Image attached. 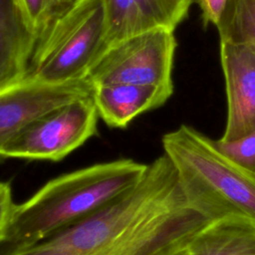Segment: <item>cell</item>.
Returning a JSON list of instances; mask_svg holds the SVG:
<instances>
[{
	"mask_svg": "<svg viewBox=\"0 0 255 255\" xmlns=\"http://www.w3.org/2000/svg\"><path fill=\"white\" fill-rule=\"evenodd\" d=\"M217 147L241 165L255 171V129L234 140L214 139Z\"/></svg>",
	"mask_w": 255,
	"mask_h": 255,
	"instance_id": "obj_15",
	"label": "cell"
},
{
	"mask_svg": "<svg viewBox=\"0 0 255 255\" xmlns=\"http://www.w3.org/2000/svg\"><path fill=\"white\" fill-rule=\"evenodd\" d=\"M189 255H255V220L227 216L210 222L187 247Z\"/></svg>",
	"mask_w": 255,
	"mask_h": 255,
	"instance_id": "obj_12",
	"label": "cell"
},
{
	"mask_svg": "<svg viewBox=\"0 0 255 255\" xmlns=\"http://www.w3.org/2000/svg\"><path fill=\"white\" fill-rule=\"evenodd\" d=\"M91 94L86 80L49 84L24 79L0 90V159L7 143L33 122Z\"/></svg>",
	"mask_w": 255,
	"mask_h": 255,
	"instance_id": "obj_7",
	"label": "cell"
},
{
	"mask_svg": "<svg viewBox=\"0 0 255 255\" xmlns=\"http://www.w3.org/2000/svg\"><path fill=\"white\" fill-rule=\"evenodd\" d=\"M161 143L184 190L206 214L214 220L227 216L255 220V171L188 125L164 133Z\"/></svg>",
	"mask_w": 255,
	"mask_h": 255,
	"instance_id": "obj_3",
	"label": "cell"
},
{
	"mask_svg": "<svg viewBox=\"0 0 255 255\" xmlns=\"http://www.w3.org/2000/svg\"><path fill=\"white\" fill-rule=\"evenodd\" d=\"M212 221L163 153L113 203L33 245L0 246V255H173Z\"/></svg>",
	"mask_w": 255,
	"mask_h": 255,
	"instance_id": "obj_1",
	"label": "cell"
},
{
	"mask_svg": "<svg viewBox=\"0 0 255 255\" xmlns=\"http://www.w3.org/2000/svg\"><path fill=\"white\" fill-rule=\"evenodd\" d=\"M175 48L174 30L169 28L132 35L104 51L90 66L84 80L92 87L132 84L173 89Z\"/></svg>",
	"mask_w": 255,
	"mask_h": 255,
	"instance_id": "obj_5",
	"label": "cell"
},
{
	"mask_svg": "<svg viewBox=\"0 0 255 255\" xmlns=\"http://www.w3.org/2000/svg\"><path fill=\"white\" fill-rule=\"evenodd\" d=\"M25 20L36 37L37 44L43 39L58 18L53 0H17Z\"/></svg>",
	"mask_w": 255,
	"mask_h": 255,
	"instance_id": "obj_14",
	"label": "cell"
},
{
	"mask_svg": "<svg viewBox=\"0 0 255 255\" xmlns=\"http://www.w3.org/2000/svg\"><path fill=\"white\" fill-rule=\"evenodd\" d=\"M220 63L227 100L220 139L234 140L255 129V47L221 41Z\"/></svg>",
	"mask_w": 255,
	"mask_h": 255,
	"instance_id": "obj_8",
	"label": "cell"
},
{
	"mask_svg": "<svg viewBox=\"0 0 255 255\" xmlns=\"http://www.w3.org/2000/svg\"><path fill=\"white\" fill-rule=\"evenodd\" d=\"M173 89L132 84H113L92 87V97L99 118L117 128H127L137 116L161 107L171 97Z\"/></svg>",
	"mask_w": 255,
	"mask_h": 255,
	"instance_id": "obj_10",
	"label": "cell"
},
{
	"mask_svg": "<svg viewBox=\"0 0 255 255\" xmlns=\"http://www.w3.org/2000/svg\"><path fill=\"white\" fill-rule=\"evenodd\" d=\"M16 203L9 181H0V245L5 241Z\"/></svg>",
	"mask_w": 255,
	"mask_h": 255,
	"instance_id": "obj_16",
	"label": "cell"
},
{
	"mask_svg": "<svg viewBox=\"0 0 255 255\" xmlns=\"http://www.w3.org/2000/svg\"><path fill=\"white\" fill-rule=\"evenodd\" d=\"M92 94L33 122L4 147L3 158L59 161L98 133Z\"/></svg>",
	"mask_w": 255,
	"mask_h": 255,
	"instance_id": "obj_6",
	"label": "cell"
},
{
	"mask_svg": "<svg viewBox=\"0 0 255 255\" xmlns=\"http://www.w3.org/2000/svg\"><path fill=\"white\" fill-rule=\"evenodd\" d=\"M193 1L194 0H176L178 8H179V11H180V13H181V15L183 16L184 19L186 18L187 14H188L189 7H190V5L192 4Z\"/></svg>",
	"mask_w": 255,
	"mask_h": 255,
	"instance_id": "obj_18",
	"label": "cell"
},
{
	"mask_svg": "<svg viewBox=\"0 0 255 255\" xmlns=\"http://www.w3.org/2000/svg\"><path fill=\"white\" fill-rule=\"evenodd\" d=\"M105 28L104 0H74L37 44L25 79L49 84L84 80Z\"/></svg>",
	"mask_w": 255,
	"mask_h": 255,
	"instance_id": "obj_4",
	"label": "cell"
},
{
	"mask_svg": "<svg viewBox=\"0 0 255 255\" xmlns=\"http://www.w3.org/2000/svg\"><path fill=\"white\" fill-rule=\"evenodd\" d=\"M173 255H189V252H188L187 249H184V250H181V251H179V252H177Z\"/></svg>",
	"mask_w": 255,
	"mask_h": 255,
	"instance_id": "obj_19",
	"label": "cell"
},
{
	"mask_svg": "<svg viewBox=\"0 0 255 255\" xmlns=\"http://www.w3.org/2000/svg\"><path fill=\"white\" fill-rule=\"evenodd\" d=\"M147 165L120 158L49 180L27 200L15 205L7 236L0 246L33 245L96 213L133 188Z\"/></svg>",
	"mask_w": 255,
	"mask_h": 255,
	"instance_id": "obj_2",
	"label": "cell"
},
{
	"mask_svg": "<svg viewBox=\"0 0 255 255\" xmlns=\"http://www.w3.org/2000/svg\"><path fill=\"white\" fill-rule=\"evenodd\" d=\"M198 4L201 11V19L203 25H218L221 16L225 10L228 0H194Z\"/></svg>",
	"mask_w": 255,
	"mask_h": 255,
	"instance_id": "obj_17",
	"label": "cell"
},
{
	"mask_svg": "<svg viewBox=\"0 0 255 255\" xmlns=\"http://www.w3.org/2000/svg\"><path fill=\"white\" fill-rule=\"evenodd\" d=\"M104 3L106 28L97 58L128 37L161 27L175 30L184 20L176 0H104Z\"/></svg>",
	"mask_w": 255,
	"mask_h": 255,
	"instance_id": "obj_9",
	"label": "cell"
},
{
	"mask_svg": "<svg viewBox=\"0 0 255 255\" xmlns=\"http://www.w3.org/2000/svg\"><path fill=\"white\" fill-rule=\"evenodd\" d=\"M216 28L220 42L255 47V0H228Z\"/></svg>",
	"mask_w": 255,
	"mask_h": 255,
	"instance_id": "obj_13",
	"label": "cell"
},
{
	"mask_svg": "<svg viewBox=\"0 0 255 255\" xmlns=\"http://www.w3.org/2000/svg\"><path fill=\"white\" fill-rule=\"evenodd\" d=\"M37 40L17 0H0V90L25 79Z\"/></svg>",
	"mask_w": 255,
	"mask_h": 255,
	"instance_id": "obj_11",
	"label": "cell"
}]
</instances>
